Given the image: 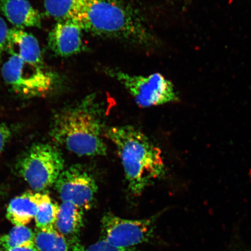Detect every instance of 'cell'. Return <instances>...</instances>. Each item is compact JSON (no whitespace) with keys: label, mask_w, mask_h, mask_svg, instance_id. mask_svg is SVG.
I'll use <instances>...</instances> for the list:
<instances>
[{"label":"cell","mask_w":251,"mask_h":251,"mask_svg":"<svg viewBox=\"0 0 251 251\" xmlns=\"http://www.w3.org/2000/svg\"><path fill=\"white\" fill-rule=\"evenodd\" d=\"M55 186L62 202H70L88 211L98 191L93 176L80 165H73L61 173Z\"/></svg>","instance_id":"obj_8"},{"label":"cell","mask_w":251,"mask_h":251,"mask_svg":"<svg viewBox=\"0 0 251 251\" xmlns=\"http://www.w3.org/2000/svg\"><path fill=\"white\" fill-rule=\"evenodd\" d=\"M9 29L4 20L0 17V61L3 53L7 48Z\"/></svg>","instance_id":"obj_19"},{"label":"cell","mask_w":251,"mask_h":251,"mask_svg":"<svg viewBox=\"0 0 251 251\" xmlns=\"http://www.w3.org/2000/svg\"><path fill=\"white\" fill-rule=\"evenodd\" d=\"M71 248L72 251H131V250L121 249L113 246L102 238H100L96 243L86 247L77 243Z\"/></svg>","instance_id":"obj_18"},{"label":"cell","mask_w":251,"mask_h":251,"mask_svg":"<svg viewBox=\"0 0 251 251\" xmlns=\"http://www.w3.org/2000/svg\"><path fill=\"white\" fill-rule=\"evenodd\" d=\"M11 56H15L30 64L43 65V56L38 40L24 29H9L7 48Z\"/></svg>","instance_id":"obj_10"},{"label":"cell","mask_w":251,"mask_h":251,"mask_svg":"<svg viewBox=\"0 0 251 251\" xmlns=\"http://www.w3.org/2000/svg\"><path fill=\"white\" fill-rule=\"evenodd\" d=\"M3 79L16 93L28 97L46 95L56 86L57 75L44 65L30 64L11 56L1 69Z\"/></svg>","instance_id":"obj_6"},{"label":"cell","mask_w":251,"mask_h":251,"mask_svg":"<svg viewBox=\"0 0 251 251\" xmlns=\"http://www.w3.org/2000/svg\"><path fill=\"white\" fill-rule=\"evenodd\" d=\"M76 23L94 36L145 48L157 43L139 12L124 0H83Z\"/></svg>","instance_id":"obj_1"},{"label":"cell","mask_w":251,"mask_h":251,"mask_svg":"<svg viewBox=\"0 0 251 251\" xmlns=\"http://www.w3.org/2000/svg\"><path fill=\"white\" fill-rule=\"evenodd\" d=\"M3 251H37L34 246L30 247H23L15 248V249H12L9 250H6Z\"/></svg>","instance_id":"obj_21"},{"label":"cell","mask_w":251,"mask_h":251,"mask_svg":"<svg viewBox=\"0 0 251 251\" xmlns=\"http://www.w3.org/2000/svg\"><path fill=\"white\" fill-rule=\"evenodd\" d=\"M0 196H1V194H0Z\"/></svg>","instance_id":"obj_23"},{"label":"cell","mask_w":251,"mask_h":251,"mask_svg":"<svg viewBox=\"0 0 251 251\" xmlns=\"http://www.w3.org/2000/svg\"><path fill=\"white\" fill-rule=\"evenodd\" d=\"M105 74L117 80L141 108H150L175 102L179 99L174 84L161 74L142 76L117 68H106Z\"/></svg>","instance_id":"obj_4"},{"label":"cell","mask_w":251,"mask_h":251,"mask_svg":"<svg viewBox=\"0 0 251 251\" xmlns=\"http://www.w3.org/2000/svg\"><path fill=\"white\" fill-rule=\"evenodd\" d=\"M35 234L26 226H14L7 234L0 237V247L3 250L34 246Z\"/></svg>","instance_id":"obj_16"},{"label":"cell","mask_w":251,"mask_h":251,"mask_svg":"<svg viewBox=\"0 0 251 251\" xmlns=\"http://www.w3.org/2000/svg\"><path fill=\"white\" fill-rule=\"evenodd\" d=\"M156 219H127L106 213L101 219V238L115 247L131 250L151 237Z\"/></svg>","instance_id":"obj_7"},{"label":"cell","mask_w":251,"mask_h":251,"mask_svg":"<svg viewBox=\"0 0 251 251\" xmlns=\"http://www.w3.org/2000/svg\"><path fill=\"white\" fill-rule=\"evenodd\" d=\"M103 109L96 94L84 97L76 105L62 110L52 122L51 136L75 154L105 156Z\"/></svg>","instance_id":"obj_2"},{"label":"cell","mask_w":251,"mask_h":251,"mask_svg":"<svg viewBox=\"0 0 251 251\" xmlns=\"http://www.w3.org/2000/svg\"><path fill=\"white\" fill-rule=\"evenodd\" d=\"M83 0H45L46 14L59 22L76 23Z\"/></svg>","instance_id":"obj_14"},{"label":"cell","mask_w":251,"mask_h":251,"mask_svg":"<svg viewBox=\"0 0 251 251\" xmlns=\"http://www.w3.org/2000/svg\"><path fill=\"white\" fill-rule=\"evenodd\" d=\"M49 198L47 194L39 193L22 194L9 202L6 216L14 226H26L35 217L40 204Z\"/></svg>","instance_id":"obj_12"},{"label":"cell","mask_w":251,"mask_h":251,"mask_svg":"<svg viewBox=\"0 0 251 251\" xmlns=\"http://www.w3.org/2000/svg\"><path fill=\"white\" fill-rule=\"evenodd\" d=\"M34 247L37 251H70V244L55 229L43 231L36 229Z\"/></svg>","instance_id":"obj_15"},{"label":"cell","mask_w":251,"mask_h":251,"mask_svg":"<svg viewBox=\"0 0 251 251\" xmlns=\"http://www.w3.org/2000/svg\"><path fill=\"white\" fill-rule=\"evenodd\" d=\"M84 210L70 202L59 205L55 229L66 238L71 247L78 243L77 238L83 226Z\"/></svg>","instance_id":"obj_13"},{"label":"cell","mask_w":251,"mask_h":251,"mask_svg":"<svg viewBox=\"0 0 251 251\" xmlns=\"http://www.w3.org/2000/svg\"><path fill=\"white\" fill-rule=\"evenodd\" d=\"M0 11L15 28L42 26L40 12L27 0H0Z\"/></svg>","instance_id":"obj_11"},{"label":"cell","mask_w":251,"mask_h":251,"mask_svg":"<svg viewBox=\"0 0 251 251\" xmlns=\"http://www.w3.org/2000/svg\"><path fill=\"white\" fill-rule=\"evenodd\" d=\"M192 0H186V4H189Z\"/></svg>","instance_id":"obj_22"},{"label":"cell","mask_w":251,"mask_h":251,"mask_svg":"<svg viewBox=\"0 0 251 251\" xmlns=\"http://www.w3.org/2000/svg\"><path fill=\"white\" fill-rule=\"evenodd\" d=\"M11 136V130L7 126L0 124V153L4 149Z\"/></svg>","instance_id":"obj_20"},{"label":"cell","mask_w":251,"mask_h":251,"mask_svg":"<svg viewBox=\"0 0 251 251\" xmlns=\"http://www.w3.org/2000/svg\"><path fill=\"white\" fill-rule=\"evenodd\" d=\"M59 208V205L52 202L50 197L41 203L34 219L37 228L43 231L55 229Z\"/></svg>","instance_id":"obj_17"},{"label":"cell","mask_w":251,"mask_h":251,"mask_svg":"<svg viewBox=\"0 0 251 251\" xmlns=\"http://www.w3.org/2000/svg\"><path fill=\"white\" fill-rule=\"evenodd\" d=\"M82 30L80 25L75 22H59L49 34L50 49L61 57H67L84 51Z\"/></svg>","instance_id":"obj_9"},{"label":"cell","mask_w":251,"mask_h":251,"mask_svg":"<svg viewBox=\"0 0 251 251\" xmlns=\"http://www.w3.org/2000/svg\"><path fill=\"white\" fill-rule=\"evenodd\" d=\"M104 137L114 144L131 193L140 196L165 174L162 151L145 134L130 125L113 126Z\"/></svg>","instance_id":"obj_3"},{"label":"cell","mask_w":251,"mask_h":251,"mask_svg":"<svg viewBox=\"0 0 251 251\" xmlns=\"http://www.w3.org/2000/svg\"><path fill=\"white\" fill-rule=\"evenodd\" d=\"M18 168L31 189L41 191L55 184L64 170V159L55 147L39 144L25 153Z\"/></svg>","instance_id":"obj_5"}]
</instances>
